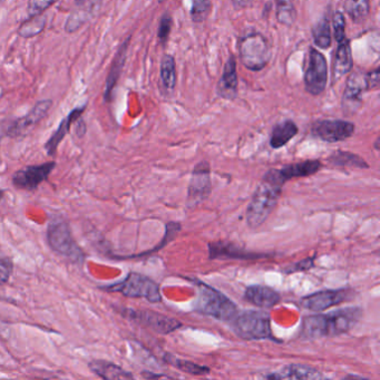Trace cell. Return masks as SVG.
Instances as JSON below:
<instances>
[{"label": "cell", "instance_id": "7c38bea8", "mask_svg": "<svg viewBox=\"0 0 380 380\" xmlns=\"http://www.w3.org/2000/svg\"><path fill=\"white\" fill-rule=\"evenodd\" d=\"M356 292L352 289H336V290H321L309 296H304L300 304L304 309L311 311H323L344 302L354 299Z\"/></svg>", "mask_w": 380, "mask_h": 380}, {"label": "cell", "instance_id": "4fadbf2b", "mask_svg": "<svg viewBox=\"0 0 380 380\" xmlns=\"http://www.w3.org/2000/svg\"><path fill=\"white\" fill-rule=\"evenodd\" d=\"M355 124L344 120H320L312 124L311 134L316 139L327 143H337L352 137Z\"/></svg>", "mask_w": 380, "mask_h": 380}, {"label": "cell", "instance_id": "8992f818", "mask_svg": "<svg viewBox=\"0 0 380 380\" xmlns=\"http://www.w3.org/2000/svg\"><path fill=\"white\" fill-rule=\"evenodd\" d=\"M108 292H118L127 298H142L152 304L162 300L158 283L141 273L131 272L122 282L103 287Z\"/></svg>", "mask_w": 380, "mask_h": 380}, {"label": "cell", "instance_id": "f1b7e54d", "mask_svg": "<svg viewBox=\"0 0 380 380\" xmlns=\"http://www.w3.org/2000/svg\"><path fill=\"white\" fill-rule=\"evenodd\" d=\"M344 8L354 23H362L370 11V0H344Z\"/></svg>", "mask_w": 380, "mask_h": 380}, {"label": "cell", "instance_id": "7bdbcfd3", "mask_svg": "<svg viewBox=\"0 0 380 380\" xmlns=\"http://www.w3.org/2000/svg\"><path fill=\"white\" fill-rule=\"evenodd\" d=\"M4 197V192L0 190V200L3 199Z\"/></svg>", "mask_w": 380, "mask_h": 380}, {"label": "cell", "instance_id": "d4e9b609", "mask_svg": "<svg viewBox=\"0 0 380 380\" xmlns=\"http://www.w3.org/2000/svg\"><path fill=\"white\" fill-rule=\"evenodd\" d=\"M129 40H126L123 45H122L120 50H118L117 54H116L115 59H114L112 67H110V73H108V79H106L105 85V100H108L110 98V94L113 92L114 87H115L116 83H117L120 75H121L122 69L124 67V63H125L126 53H127V48H129Z\"/></svg>", "mask_w": 380, "mask_h": 380}, {"label": "cell", "instance_id": "d6a6232c", "mask_svg": "<svg viewBox=\"0 0 380 380\" xmlns=\"http://www.w3.org/2000/svg\"><path fill=\"white\" fill-rule=\"evenodd\" d=\"M212 9V1L211 0H191V15L192 21L195 23H202L210 15Z\"/></svg>", "mask_w": 380, "mask_h": 380}, {"label": "cell", "instance_id": "836d02e7", "mask_svg": "<svg viewBox=\"0 0 380 380\" xmlns=\"http://www.w3.org/2000/svg\"><path fill=\"white\" fill-rule=\"evenodd\" d=\"M172 26H173V19L171 16L170 13H166L163 15L162 18L160 21V25H159V42L162 45H166L168 42V37H170L171 30H172Z\"/></svg>", "mask_w": 380, "mask_h": 380}, {"label": "cell", "instance_id": "9c48e42d", "mask_svg": "<svg viewBox=\"0 0 380 380\" xmlns=\"http://www.w3.org/2000/svg\"><path fill=\"white\" fill-rule=\"evenodd\" d=\"M323 168L319 160H307L292 163L281 168H271L263 175V180L277 184L282 188L289 180L296 178H307L313 175Z\"/></svg>", "mask_w": 380, "mask_h": 380}, {"label": "cell", "instance_id": "4316f807", "mask_svg": "<svg viewBox=\"0 0 380 380\" xmlns=\"http://www.w3.org/2000/svg\"><path fill=\"white\" fill-rule=\"evenodd\" d=\"M164 360L168 364H171L172 367L181 370L185 374H190V375L205 376L209 375L211 372L210 368L195 364V362H189V360L180 359V358L173 356V355L166 354L164 356Z\"/></svg>", "mask_w": 380, "mask_h": 380}, {"label": "cell", "instance_id": "8fae6325", "mask_svg": "<svg viewBox=\"0 0 380 380\" xmlns=\"http://www.w3.org/2000/svg\"><path fill=\"white\" fill-rule=\"evenodd\" d=\"M211 166L207 161H201L195 166L190 180L186 205L190 209L197 207L209 197L211 193Z\"/></svg>", "mask_w": 380, "mask_h": 380}, {"label": "cell", "instance_id": "d6986e66", "mask_svg": "<svg viewBox=\"0 0 380 380\" xmlns=\"http://www.w3.org/2000/svg\"><path fill=\"white\" fill-rule=\"evenodd\" d=\"M265 379H325V376L307 364H290L281 368L279 372L263 376Z\"/></svg>", "mask_w": 380, "mask_h": 380}, {"label": "cell", "instance_id": "603a6c76", "mask_svg": "<svg viewBox=\"0 0 380 380\" xmlns=\"http://www.w3.org/2000/svg\"><path fill=\"white\" fill-rule=\"evenodd\" d=\"M299 132L298 126L292 120H286L277 124L271 132L270 146L278 150L284 145L288 144Z\"/></svg>", "mask_w": 380, "mask_h": 380}, {"label": "cell", "instance_id": "8d00e7d4", "mask_svg": "<svg viewBox=\"0 0 380 380\" xmlns=\"http://www.w3.org/2000/svg\"><path fill=\"white\" fill-rule=\"evenodd\" d=\"M316 257L306 258V259L301 260L299 263H294V265H289L287 269H284L286 275H292V273L299 272V271H307L311 267H315Z\"/></svg>", "mask_w": 380, "mask_h": 380}, {"label": "cell", "instance_id": "74e56055", "mask_svg": "<svg viewBox=\"0 0 380 380\" xmlns=\"http://www.w3.org/2000/svg\"><path fill=\"white\" fill-rule=\"evenodd\" d=\"M13 273V263L7 257H0V284L8 282Z\"/></svg>", "mask_w": 380, "mask_h": 380}, {"label": "cell", "instance_id": "1f68e13d", "mask_svg": "<svg viewBox=\"0 0 380 380\" xmlns=\"http://www.w3.org/2000/svg\"><path fill=\"white\" fill-rule=\"evenodd\" d=\"M46 25V18L42 15L29 17L26 21H24L21 26L19 27L18 34L23 38H32V37L40 35L44 30Z\"/></svg>", "mask_w": 380, "mask_h": 380}, {"label": "cell", "instance_id": "f546056e", "mask_svg": "<svg viewBox=\"0 0 380 380\" xmlns=\"http://www.w3.org/2000/svg\"><path fill=\"white\" fill-rule=\"evenodd\" d=\"M161 81L168 91L172 92L176 85V66L173 56H163L161 62Z\"/></svg>", "mask_w": 380, "mask_h": 380}, {"label": "cell", "instance_id": "e0dca14e", "mask_svg": "<svg viewBox=\"0 0 380 380\" xmlns=\"http://www.w3.org/2000/svg\"><path fill=\"white\" fill-rule=\"evenodd\" d=\"M369 83H368L367 74L362 71H355L347 79L346 88H345L342 104L345 108H358L362 104V96L364 92L369 91Z\"/></svg>", "mask_w": 380, "mask_h": 380}, {"label": "cell", "instance_id": "60d3db41", "mask_svg": "<svg viewBox=\"0 0 380 380\" xmlns=\"http://www.w3.org/2000/svg\"><path fill=\"white\" fill-rule=\"evenodd\" d=\"M143 376H144L145 378H149V379H151V378H170L168 377V376L154 375V374H150V372H147V374H143Z\"/></svg>", "mask_w": 380, "mask_h": 380}, {"label": "cell", "instance_id": "44dd1931", "mask_svg": "<svg viewBox=\"0 0 380 380\" xmlns=\"http://www.w3.org/2000/svg\"><path fill=\"white\" fill-rule=\"evenodd\" d=\"M238 73H236V61L234 56H230L226 61L222 76L218 84V93L224 100H234L238 95Z\"/></svg>", "mask_w": 380, "mask_h": 380}, {"label": "cell", "instance_id": "e575fe53", "mask_svg": "<svg viewBox=\"0 0 380 380\" xmlns=\"http://www.w3.org/2000/svg\"><path fill=\"white\" fill-rule=\"evenodd\" d=\"M58 0H28L27 11H28L29 17L42 15L45 11H47Z\"/></svg>", "mask_w": 380, "mask_h": 380}, {"label": "cell", "instance_id": "ac0fdd59", "mask_svg": "<svg viewBox=\"0 0 380 380\" xmlns=\"http://www.w3.org/2000/svg\"><path fill=\"white\" fill-rule=\"evenodd\" d=\"M244 300L261 309H270L281 301V296L275 289L265 286H250L246 289Z\"/></svg>", "mask_w": 380, "mask_h": 380}, {"label": "cell", "instance_id": "b9f144b4", "mask_svg": "<svg viewBox=\"0 0 380 380\" xmlns=\"http://www.w3.org/2000/svg\"><path fill=\"white\" fill-rule=\"evenodd\" d=\"M376 150H379V139H377L375 143Z\"/></svg>", "mask_w": 380, "mask_h": 380}, {"label": "cell", "instance_id": "9a60e30c", "mask_svg": "<svg viewBox=\"0 0 380 380\" xmlns=\"http://www.w3.org/2000/svg\"><path fill=\"white\" fill-rule=\"evenodd\" d=\"M52 104H53L52 100H42V102L37 103L34 108L26 116L11 122L9 125L6 126V135L7 137H18L28 133L35 125L40 123L42 118L46 116Z\"/></svg>", "mask_w": 380, "mask_h": 380}, {"label": "cell", "instance_id": "ffe728a7", "mask_svg": "<svg viewBox=\"0 0 380 380\" xmlns=\"http://www.w3.org/2000/svg\"><path fill=\"white\" fill-rule=\"evenodd\" d=\"M352 69V47L348 38L337 40V48L333 57V79L338 81Z\"/></svg>", "mask_w": 380, "mask_h": 380}, {"label": "cell", "instance_id": "3957f363", "mask_svg": "<svg viewBox=\"0 0 380 380\" xmlns=\"http://www.w3.org/2000/svg\"><path fill=\"white\" fill-rule=\"evenodd\" d=\"M282 188L263 180L255 189L246 212L247 224L251 229L259 228L275 210L281 197Z\"/></svg>", "mask_w": 380, "mask_h": 380}, {"label": "cell", "instance_id": "5bb4252c", "mask_svg": "<svg viewBox=\"0 0 380 380\" xmlns=\"http://www.w3.org/2000/svg\"><path fill=\"white\" fill-rule=\"evenodd\" d=\"M55 162L42 163L40 166H26L13 175V184L17 189L35 190L47 180L55 168Z\"/></svg>", "mask_w": 380, "mask_h": 380}, {"label": "cell", "instance_id": "7402d4cb", "mask_svg": "<svg viewBox=\"0 0 380 380\" xmlns=\"http://www.w3.org/2000/svg\"><path fill=\"white\" fill-rule=\"evenodd\" d=\"M89 369L93 374L98 375L103 379H133L134 376L126 372L113 362H104V360H93L88 364Z\"/></svg>", "mask_w": 380, "mask_h": 380}, {"label": "cell", "instance_id": "d590c367", "mask_svg": "<svg viewBox=\"0 0 380 380\" xmlns=\"http://www.w3.org/2000/svg\"><path fill=\"white\" fill-rule=\"evenodd\" d=\"M333 36H335L336 42L346 38V21H345L344 13L341 11H337L333 15Z\"/></svg>", "mask_w": 380, "mask_h": 380}, {"label": "cell", "instance_id": "f6af8a7d", "mask_svg": "<svg viewBox=\"0 0 380 380\" xmlns=\"http://www.w3.org/2000/svg\"><path fill=\"white\" fill-rule=\"evenodd\" d=\"M0 143H1V139H0Z\"/></svg>", "mask_w": 380, "mask_h": 380}, {"label": "cell", "instance_id": "ab89813d", "mask_svg": "<svg viewBox=\"0 0 380 380\" xmlns=\"http://www.w3.org/2000/svg\"><path fill=\"white\" fill-rule=\"evenodd\" d=\"M231 3L236 9H243L247 8L251 3V0H231Z\"/></svg>", "mask_w": 380, "mask_h": 380}, {"label": "cell", "instance_id": "484cf974", "mask_svg": "<svg viewBox=\"0 0 380 380\" xmlns=\"http://www.w3.org/2000/svg\"><path fill=\"white\" fill-rule=\"evenodd\" d=\"M329 163L333 166H341V168H360V170H367L369 168L368 163L359 156V155L354 154V153L344 152V151H337L328 159Z\"/></svg>", "mask_w": 380, "mask_h": 380}, {"label": "cell", "instance_id": "6da1fadb", "mask_svg": "<svg viewBox=\"0 0 380 380\" xmlns=\"http://www.w3.org/2000/svg\"><path fill=\"white\" fill-rule=\"evenodd\" d=\"M362 316L360 308H346L325 315L309 316L302 320L300 339L313 340L340 336L352 330Z\"/></svg>", "mask_w": 380, "mask_h": 380}, {"label": "cell", "instance_id": "f35d334b", "mask_svg": "<svg viewBox=\"0 0 380 380\" xmlns=\"http://www.w3.org/2000/svg\"><path fill=\"white\" fill-rule=\"evenodd\" d=\"M379 69H375L374 71L367 73L368 83H369L370 89L377 88L379 85Z\"/></svg>", "mask_w": 380, "mask_h": 380}, {"label": "cell", "instance_id": "ee69618b", "mask_svg": "<svg viewBox=\"0 0 380 380\" xmlns=\"http://www.w3.org/2000/svg\"><path fill=\"white\" fill-rule=\"evenodd\" d=\"M159 1H160V3H163V1H164V0H159Z\"/></svg>", "mask_w": 380, "mask_h": 380}, {"label": "cell", "instance_id": "cb8c5ba5", "mask_svg": "<svg viewBox=\"0 0 380 380\" xmlns=\"http://www.w3.org/2000/svg\"><path fill=\"white\" fill-rule=\"evenodd\" d=\"M83 112H84V108H77V110H73V112H71V113L62 122L57 131L53 134V137H50V141L45 144V150L47 151L48 155H55L58 145L61 144V142L63 141L64 137L69 133L71 124L76 121L77 118L83 114Z\"/></svg>", "mask_w": 380, "mask_h": 380}, {"label": "cell", "instance_id": "277c9868", "mask_svg": "<svg viewBox=\"0 0 380 380\" xmlns=\"http://www.w3.org/2000/svg\"><path fill=\"white\" fill-rule=\"evenodd\" d=\"M234 333L244 340L272 338L270 316L261 310H247L231 320Z\"/></svg>", "mask_w": 380, "mask_h": 380}, {"label": "cell", "instance_id": "2e32d148", "mask_svg": "<svg viewBox=\"0 0 380 380\" xmlns=\"http://www.w3.org/2000/svg\"><path fill=\"white\" fill-rule=\"evenodd\" d=\"M209 258L215 259H234V260H255L267 257L263 253L250 252L243 248L238 247L231 242H211L207 246Z\"/></svg>", "mask_w": 380, "mask_h": 380}, {"label": "cell", "instance_id": "5b68a950", "mask_svg": "<svg viewBox=\"0 0 380 380\" xmlns=\"http://www.w3.org/2000/svg\"><path fill=\"white\" fill-rule=\"evenodd\" d=\"M239 57L242 65L249 71H263L270 61V45L263 34L248 33L240 38Z\"/></svg>", "mask_w": 380, "mask_h": 380}, {"label": "cell", "instance_id": "30bf717a", "mask_svg": "<svg viewBox=\"0 0 380 380\" xmlns=\"http://www.w3.org/2000/svg\"><path fill=\"white\" fill-rule=\"evenodd\" d=\"M123 315L134 323L150 328L160 335H168L182 327V323L178 320L151 310L125 309Z\"/></svg>", "mask_w": 380, "mask_h": 380}, {"label": "cell", "instance_id": "52a82bcc", "mask_svg": "<svg viewBox=\"0 0 380 380\" xmlns=\"http://www.w3.org/2000/svg\"><path fill=\"white\" fill-rule=\"evenodd\" d=\"M47 241L50 248L59 255L73 260L74 263L83 261V252L77 246L71 236V229L67 222L59 219H54L47 229Z\"/></svg>", "mask_w": 380, "mask_h": 380}, {"label": "cell", "instance_id": "83f0119b", "mask_svg": "<svg viewBox=\"0 0 380 380\" xmlns=\"http://www.w3.org/2000/svg\"><path fill=\"white\" fill-rule=\"evenodd\" d=\"M312 38H313L316 46L321 50H328L330 47L333 40H331L330 23H329L328 17H323L313 25Z\"/></svg>", "mask_w": 380, "mask_h": 380}, {"label": "cell", "instance_id": "4dcf8cb0", "mask_svg": "<svg viewBox=\"0 0 380 380\" xmlns=\"http://www.w3.org/2000/svg\"><path fill=\"white\" fill-rule=\"evenodd\" d=\"M277 19L281 25L292 26L296 18V7L292 0H277Z\"/></svg>", "mask_w": 380, "mask_h": 380}, {"label": "cell", "instance_id": "7a4b0ae2", "mask_svg": "<svg viewBox=\"0 0 380 380\" xmlns=\"http://www.w3.org/2000/svg\"><path fill=\"white\" fill-rule=\"evenodd\" d=\"M195 308L200 313L221 321H231L239 312L236 304L228 296L201 281L197 283Z\"/></svg>", "mask_w": 380, "mask_h": 380}, {"label": "cell", "instance_id": "ba28073f", "mask_svg": "<svg viewBox=\"0 0 380 380\" xmlns=\"http://www.w3.org/2000/svg\"><path fill=\"white\" fill-rule=\"evenodd\" d=\"M328 66L325 56L311 47L308 52L304 69V87L313 96L323 94L327 86Z\"/></svg>", "mask_w": 380, "mask_h": 380}]
</instances>
